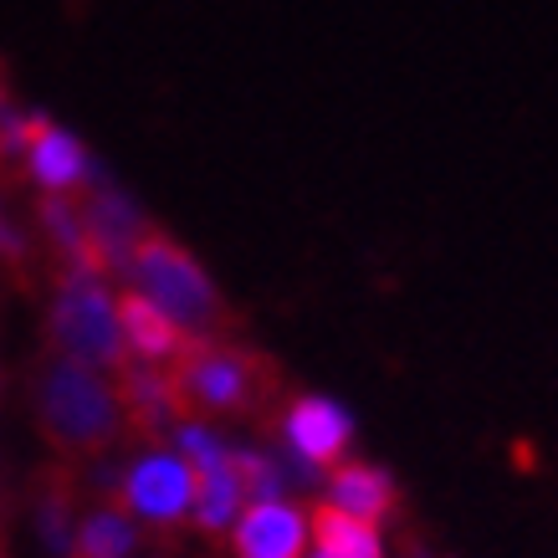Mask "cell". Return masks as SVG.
<instances>
[{
    "label": "cell",
    "instance_id": "cell-17",
    "mask_svg": "<svg viewBox=\"0 0 558 558\" xmlns=\"http://www.w3.org/2000/svg\"><path fill=\"white\" fill-rule=\"evenodd\" d=\"M231 472L241 482V497L246 502H282V466L262 451H231Z\"/></svg>",
    "mask_w": 558,
    "mask_h": 558
},
{
    "label": "cell",
    "instance_id": "cell-11",
    "mask_svg": "<svg viewBox=\"0 0 558 558\" xmlns=\"http://www.w3.org/2000/svg\"><path fill=\"white\" fill-rule=\"evenodd\" d=\"M307 518L292 502H252L236 518V558H303Z\"/></svg>",
    "mask_w": 558,
    "mask_h": 558
},
{
    "label": "cell",
    "instance_id": "cell-2",
    "mask_svg": "<svg viewBox=\"0 0 558 558\" xmlns=\"http://www.w3.org/2000/svg\"><path fill=\"white\" fill-rule=\"evenodd\" d=\"M129 277H134L138 298H149L190 343H216V333L231 323V307L216 292V282L205 277V267L165 231H149L138 241Z\"/></svg>",
    "mask_w": 558,
    "mask_h": 558
},
{
    "label": "cell",
    "instance_id": "cell-13",
    "mask_svg": "<svg viewBox=\"0 0 558 558\" xmlns=\"http://www.w3.org/2000/svg\"><path fill=\"white\" fill-rule=\"evenodd\" d=\"M313 543H318V558H385V543L369 523H359L349 512H339L333 502H318L313 508V523H307Z\"/></svg>",
    "mask_w": 558,
    "mask_h": 558
},
{
    "label": "cell",
    "instance_id": "cell-18",
    "mask_svg": "<svg viewBox=\"0 0 558 558\" xmlns=\"http://www.w3.org/2000/svg\"><path fill=\"white\" fill-rule=\"evenodd\" d=\"M0 262L11 271H26V262H32V246H26V231H21L16 220L5 216V205H0Z\"/></svg>",
    "mask_w": 558,
    "mask_h": 558
},
{
    "label": "cell",
    "instance_id": "cell-1",
    "mask_svg": "<svg viewBox=\"0 0 558 558\" xmlns=\"http://www.w3.org/2000/svg\"><path fill=\"white\" fill-rule=\"evenodd\" d=\"M36 421L62 457H93L119 440L123 410L113 385L98 369L47 354V364L36 374Z\"/></svg>",
    "mask_w": 558,
    "mask_h": 558
},
{
    "label": "cell",
    "instance_id": "cell-12",
    "mask_svg": "<svg viewBox=\"0 0 558 558\" xmlns=\"http://www.w3.org/2000/svg\"><path fill=\"white\" fill-rule=\"evenodd\" d=\"M328 497H333V508L359 518V523H379L395 512V476L385 466H369V461H339L333 472H328Z\"/></svg>",
    "mask_w": 558,
    "mask_h": 558
},
{
    "label": "cell",
    "instance_id": "cell-6",
    "mask_svg": "<svg viewBox=\"0 0 558 558\" xmlns=\"http://www.w3.org/2000/svg\"><path fill=\"white\" fill-rule=\"evenodd\" d=\"M123 502H129L138 518L170 527V523H180L190 512V502H195V472H190L174 451H149L144 461H134V472L123 482Z\"/></svg>",
    "mask_w": 558,
    "mask_h": 558
},
{
    "label": "cell",
    "instance_id": "cell-14",
    "mask_svg": "<svg viewBox=\"0 0 558 558\" xmlns=\"http://www.w3.org/2000/svg\"><path fill=\"white\" fill-rule=\"evenodd\" d=\"M195 523L201 527H231L241 518V508H246V497H241V482L236 472H231V457H226V466H216V472H201L195 476Z\"/></svg>",
    "mask_w": 558,
    "mask_h": 558
},
{
    "label": "cell",
    "instance_id": "cell-16",
    "mask_svg": "<svg viewBox=\"0 0 558 558\" xmlns=\"http://www.w3.org/2000/svg\"><path fill=\"white\" fill-rule=\"evenodd\" d=\"M36 527H41V538H47L51 554L68 558V548H72V476L68 472H47V476H41Z\"/></svg>",
    "mask_w": 558,
    "mask_h": 558
},
{
    "label": "cell",
    "instance_id": "cell-4",
    "mask_svg": "<svg viewBox=\"0 0 558 558\" xmlns=\"http://www.w3.org/2000/svg\"><path fill=\"white\" fill-rule=\"evenodd\" d=\"M174 395L190 410H252L262 400L267 369L256 364V354L226 349V343H190L185 359L170 364Z\"/></svg>",
    "mask_w": 558,
    "mask_h": 558
},
{
    "label": "cell",
    "instance_id": "cell-9",
    "mask_svg": "<svg viewBox=\"0 0 558 558\" xmlns=\"http://www.w3.org/2000/svg\"><path fill=\"white\" fill-rule=\"evenodd\" d=\"M119 385H113V395H119V410L123 421L134 425V430H144V436H165L170 425L185 421V405H180V395H174V379L170 369H154V364H123Z\"/></svg>",
    "mask_w": 558,
    "mask_h": 558
},
{
    "label": "cell",
    "instance_id": "cell-15",
    "mask_svg": "<svg viewBox=\"0 0 558 558\" xmlns=\"http://www.w3.org/2000/svg\"><path fill=\"white\" fill-rule=\"evenodd\" d=\"M129 548H134V523L119 508H98L77 523L68 558H123Z\"/></svg>",
    "mask_w": 558,
    "mask_h": 558
},
{
    "label": "cell",
    "instance_id": "cell-5",
    "mask_svg": "<svg viewBox=\"0 0 558 558\" xmlns=\"http://www.w3.org/2000/svg\"><path fill=\"white\" fill-rule=\"evenodd\" d=\"M77 210H83V231H87V246H93L98 271L102 277H113V271L129 277V262H134L138 241L154 231L149 216L119 185H108L102 174H87V195H77Z\"/></svg>",
    "mask_w": 558,
    "mask_h": 558
},
{
    "label": "cell",
    "instance_id": "cell-8",
    "mask_svg": "<svg viewBox=\"0 0 558 558\" xmlns=\"http://www.w3.org/2000/svg\"><path fill=\"white\" fill-rule=\"evenodd\" d=\"M26 174H32L47 195H72L77 185H87L93 165H87V149L68 129H57L51 119L32 113V119H26Z\"/></svg>",
    "mask_w": 558,
    "mask_h": 558
},
{
    "label": "cell",
    "instance_id": "cell-10",
    "mask_svg": "<svg viewBox=\"0 0 558 558\" xmlns=\"http://www.w3.org/2000/svg\"><path fill=\"white\" fill-rule=\"evenodd\" d=\"M119 307V333H123V354L134 359V364H154V369H170L180 364L190 349V339L174 328L149 298H138V292H123L113 298Z\"/></svg>",
    "mask_w": 558,
    "mask_h": 558
},
{
    "label": "cell",
    "instance_id": "cell-7",
    "mask_svg": "<svg viewBox=\"0 0 558 558\" xmlns=\"http://www.w3.org/2000/svg\"><path fill=\"white\" fill-rule=\"evenodd\" d=\"M282 436H288V451L303 466H339L343 451H349V440H354V421H349V410L339 400H323V395H303L298 405L288 410V421H282Z\"/></svg>",
    "mask_w": 558,
    "mask_h": 558
},
{
    "label": "cell",
    "instance_id": "cell-3",
    "mask_svg": "<svg viewBox=\"0 0 558 558\" xmlns=\"http://www.w3.org/2000/svg\"><path fill=\"white\" fill-rule=\"evenodd\" d=\"M51 354L87 364V369H123V333L119 307L102 277L93 271H62L57 277V303H51Z\"/></svg>",
    "mask_w": 558,
    "mask_h": 558
}]
</instances>
